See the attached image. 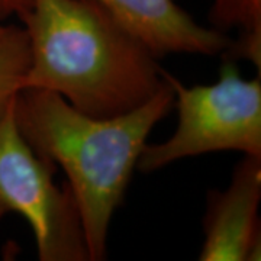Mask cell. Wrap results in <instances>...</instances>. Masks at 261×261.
Here are the masks:
<instances>
[{
  "mask_svg": "<svg viewBox=\"0 0 261 261\" xmlns=\"http://www.w3.org/2000/svg\"><path fill=\"white\" fill-rule=\"evenodd\" d=\"M261 157L244 155L229 186L207 193L200 261H258Z\"/></svg>",
  "mask_w": 261,
  "mask_h": 261,
  "instance_id": "5",
  "label": "cell"
},
{
  "mask_svg": "<svg viewBox=\"0 0 261 261\" xmlns=\"http://www.w3.org/2000/svg\"><path fill=\"white\" fill-rule=\"evenodd\" d=\"M56 170L22 137L12 105L0 121V219L28 221L39 261H89L74 197L67 185L57 186Z\"/></svg>",
  "mask_w": 261,
  "mask_h": 261,
  "instance_id": "4",
  "label": "cell"
},
{
  "mask_svg": "<svg viewBox=\"0 0 261 261\" xmlns=\"http://www.w3.org/2000/svg\"><path fill=\"white\" fill-rule=\"evenodd\" d=\"M173 106L174 93L167 82L148 102L111 118L80 112L44 89L29 87L16 94L13 113L22 137L41 159L61 167L67 176L89 261L106 258L113 214L125 199L151 130Z\"/></svg>",
  "mask_w": 261,
  "mask_h": 261,
  "instance_id": "1",
  "label": "cell"
},
{
  "mask_svg": "<svg viewBox=\"0 0 261 261\" xmlns=\"http://www.w3.org/2000/svg\"><path fill=\"white\" fill-rule=\"evenodd\" d=\"M32 2L34 0H0V22L12 16L22 20L31 10Z\"/></svg>",
  "mask_w": 261,
  "mask_h": 261,
  "instance_id": "9",
  "label": "cell"
},
{
  "mask_svg": "<svg viewBox=\"0 0 261 261\" xmlns=\"http://www.w3.org/2000/svg\"><path fill=\"white\" fill-rule=\"evenodd\" d=\"M20 22L31 56L22 89L49 90L80 112L111 118L166 84L157 57L93 0H34Z\"/></svg>",
  "mask_w": 261,
  "mask_h": 261,
  "instance_id": "2",
  "label": "cell"
},
{
  "mask_svg": "<svg viewBox=\"0 0 261 261\" xmlns=\"http://www.w3.org/2000/svg\"><path fill=\"white\" fill-rule=\"evenodd\" d=\"M29 39L23 27L0 23V121L23 87L29 67Z\"/></svg>",
  "mask_w": 261,
  "mask_h": 261,
  "instance_id": "8",
  "label": "cell"
},
{
  "mask_svg": "<svg viewBox=\"0 0 261 261\" xmlns=\"http://www.w3.org/2000/svg\"><path fill=\"white\" fill-rule=\"evenodd\" d=\"M122 28L157 57L167 54L219 56L232 38L202 27L174 0H93Z\"/></svg>",
  "mask_w": 261,
  "mask_h": 261,
  "instance_id": "6",
  "label": "cell"
},
{
  "mask_svg": "<svg viewBox=\"0 0 261 261\" xmlns=\"http://www.w3.org/2000/svg\"><path fill=\"white\" fill-rule=\"evenodd\" d=\"M209 20L216 31H237L231 47L224 54L231 60H248L261 68V0H212Z\"/></svg>",
  "mask_w": 261,
  "mask_h": 261,
  "instance_id": "7",
  "label": "cell"
},
{
  "mask_svg": "<svg viewBox=\"0 0 261 261\" xmlns=\"http://www.w3.org/2000/svg\"><path fill=\"white\" fill-rule=\"evenodd\" d=\"M163 75L174 93L177 128L164 142L145 144L138 171L148 174L209 152L238 151L261 157L260 73L244 79L235 60L226 58L214 84L187 87L166 70Z\"/></svg>",
  "mask_w": 261,
  "mask_h": 261,
  "instance_id": "3",
  "label": "cell"
}]
</instances>
